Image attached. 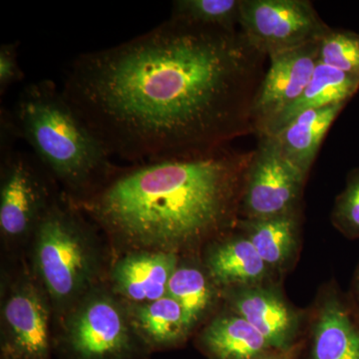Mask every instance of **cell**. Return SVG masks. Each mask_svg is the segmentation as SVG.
Wrapping results in <instances>:
<instances>
[{"label": "cell", "mask_w": 359, "mask_h": 359, "mask_svg": "<svg viewBox=\"0 0 359 359\" xmlns=\"http://www.w3.org/2000/svg\"><path fill=\"white\" fill-rule=\"evenodd\" d=\"M266 58L240 29L170 18L78 56L61 91L111 157L137 164L199 154L255 134Z\"/></svg>", "instance_id": "cell-1"}, {"label": "cell", "mask_w": 359, "mask_h": 359, "mask_svg": "<svg viewBox=\"0 0 359 359\" xmlns=\"http://www.w3.org/2000/svg\"><path fill=\"white\" fill-rule=\"evenodd\" d=\"M252 156L229 145L114 167L81 205L116 237L177 254L236 229Z\"/></svg>", "instance_id": "cell-2"}, {"label": "cell", "mask_w": 359, "mask_h": 359, "mask_svg": "<svg viewBox=\"0 0 359 359\" xmlns=\"http://www.w3.org/2000/svg\"><path fill=\"white\" fill-rule=\"evenodd\" d=\"M11 116L18 138L72 192L88 197L114 169L103 144L50 80L25 86Z\"/></svg>", "instance_id": "cell-3"}, {"label": "cell", "mask_w": 359, "mask_h": 359, "mask_svg": "<svg viewBox=\"0 0 359 359\" xmlns=\"http://www.w3.org/2000/svg\"><path fill=\"white\" fill-rule=\"evenodd\" d=\"M34 263L45 290L59 304L83 294L93 278L95 257L83 224L54 203L34 231Z\"/></svg>", "instance_id": "cell-4"}, {"label": "cell", "mask_w": 359, "mask_h": 359, "mask_svg": "<svg viewBox=\"0 0 359 359\" xmlns=\"http://www.w3.org/2000/svg\"><path fill=\"white\" fill-rule=\"evenodd\" d=\"M308 178L283 155L273 136H259L245 174L240 219L271 218L302 211Z\"/></svg>", "instance_id": "cell-5"}, {"label": "cell", "mask_w": 359, "mask_h": 359, "mask_svg": "<svg viewBox=\"0 0 359 359\" xmlns=\"http://www.w3.org/2000/svg\"><path fill=\"white\" fill-rule=\"evenodd\" d=\"M238 27L266 57L318 42L332 28L308 0H242Z\"/></svg>", "instance_id": "cell-6"}, {"label": "cell", "mask_w": 359, "mask_h": 359, "mask_svg": "<svg viewBox=\"0 0 359 359\" xmlns=\"http://www.w3.org/2000/svg\"><path fill=\"white\" fill-rule=\"evenodd\" d=\"M0 231L7 240H21L34 233L54 204L47 185L46 169L34 155L1 147Z\"/></svg>", "instance_id": "cell-7"}, {"label": "cell", "mask_w": 359, "mask_h": 359, "mask_svg": "<svg viewBox=\"0 0 359 359\" xmlns=\"http://www.w3.org/2000/svg\"><path fill=\"white\" fill-rule=\"evenodd\" d=\"M299 359H359V309L330 280L306 313Z\"/></svg>", "instance_id": "cell-8"}, {"label": "cell", "mask_w": 359, "mask_h": 359, "mask_svg": "<svg viewBox=\"0 0 359 359\" xmlns=\"http://www.w3.org/2000/svg\"><path fill=\"white\" fill-rule=\"evenodd\" d=\"M65 342L75 359H126L133 349L124 311L102 292L89 294L71 314Z\"/></svg>", "instance_id": "cell-9"}, {"label": "cell", "mask_w": 359, "mask_h": 359, "mask_svg": "<svg viewBox=\"0 0 359 359\" xmlns=\"http://www.w3.org/2000/svg\"><path fill=\"white\" fill-rule=\"evenodd\" d=\"M228 309L256 328L276 351H294L306 330V311L295 308L283 294L280 283L222 290Z\"/></svg>", "instance_id": "cell-10"}, {"label": "cell", "mask_w": 359, "mask_h": 359, "mask_svg": "<svg viewBox=\"0 0 359 359\" xmlns=\"http://www.w3.org/2000/svg\"><path fill=\"white\" fill-rule=\"evenodd\" d=\"M269 67L257 89L252 123L259 136L308 86L318 65V42L269 56Z\"/></svg>", "instance_id": "cell-11"}, {"label": "cell", "mask_w": 359, "mask_h": 359, "mask_svg": "<svg viewBox=\"0 0 359 359\" xmlns=\"http://www.w3.org/2000/svg\"><path fill=\"white\" fill-rule=\"evenodd\" d=\"M4 351L9 359H47L49 311L34 283H18L2 306Z\"/></svg>", "instance_id": "cell-12"}, {"label": "cell", "mask_w": 359, "mask_h": 359, "mask_svg": "<svg viewBox=\"0 0 359 359\" xmlns=\"http://www.w3.org/2000/svg\"><path fill=\"white\" fill-rule=\"evenodd\" d=\"M205 269L219 290L278 283V278L242 231L217 238L208 250Z\"/></svg>", "instance_id": "cell-13"}, {"label": "cell", "mask_w": 359, "mask_h": 359, "mask_svg": "<svg viewBox=\"0 0 359 359\" xmlns=\"http://www.w3.org/2000/svg\"><path fill=\"white\" fill-rule=\"evenodd\" d=\"M178 255L162 250L134 252L120 259L112 273L117 294L139 304L167 295L168 283L179 264Z\"/></svg>", "instance_id": "cell-14"}, {"label": "cell", "mask_w": 359, "mask_h": 359, "mask_svg": "<svg viewBox=\"0 0 359 359\" xmlns=\"http://www.w3.org/2000/svg\"><path fill=\"white\" fill-rule=\"evenodd\" d=\"M302 211L264 219H240L237 230L249 238L276 278L294 268L302 244Z\"/></svg>", "instance_id": "cell-15"}, {"label": "cell", "mask_w": 359, "mask_h": 359, "mask_svg": "<svg viewBox=\"0 0 359 359\" xmlns=\"http://www.w3.org/2000/svg\"><path fill=\"white\" fill-rule=\"evenodd\" d=\"M348 102L332 104L318 109L306 111L285 125L275 138L283 155L309 177L321 144L335 119Z\"/></svg>", "instance_id": "cell-16"}, {"label": "cell", "mask_w": 359, "mask_h": 359, "mask_svg": "<svg viewBox=\"0 0 359 359\" xmlns=\"http://www.w3.org/2000/svg\"><path fill=\"white\" fill-rule=\"evenodd\" d=\"M199 346L210 359H254L276 351L256 328L230 309L204 328Z\"/></svg>", "instance_id": "cell-17"}, {"label": "cell", "mask_w": 359, "mask_h": 359, "mask_svg": "<svg viewBox=\"0 0 359 359\" xmlns=\"http://www.w3.org/2000/svg\"><path fill=\"white\" fill-rule=\"evenodd\" d=\"M358 90V77L318 63L302 95L290 107L276 116L259 136L278 133L306 111L318 109L332 104L349 102Z\"/></svg>", "instance_id": "cell-18"}, {"label": "cell", "mask_w": 359, "mask_h": 359, "mask_svg": "<svg viewBox=\"0 0 359 359\" xmlns=\"http://www.w3.org/2000/svg\"><path fill=\"white\" fill-rule=\"evenodd\" d=\"M134 318L141 334L157 346H180L192 332L183 309L169 295L155 302L139 304Z\"/></svg>", "instance_id": "cell-19"}, {"label": "cell", "mask_w": 359, "mask_h": 359, "mask_svg": "<svg viewBox=\"0 0 359 359\" xmlns=\"http://www.w3.org/2000/svg\"><path fill=\"white\" fill-rule=\"evenodd\" d=\"M216 290L205 269L178 264L168 283L167 295L179 302L193 330L214 304Z\"/></svg>", "instance_id": "cell-20"}, {"label": "cell", "mask_w": 359, "mask_h": 359, "mask_svg": "<svg viewBox=\"0 0 359 359\" xmlns=\"http://www.w3.org/2000/svg\"><path fill=\"white\" fill-rule=\"evenodd\" d=\"M242 0H178L173 2L172 20L226 30H237Z\"/></svg>", "instance_id": "cell-21"}, {"label": "cell", "mask_w": 359, "mask_h": 359, "mask_svg": "<svg viewBox=\"0 0 359 359\" xmlns=\"http://www.w3.org/2000/svg\"><path fill=\"white\" fill-rule=\"evenodd\" d=\"M318 63L359 78V34L330 28L318 41Z\"/></svg>", "instance_id": "cell-22"}, {"label": "cell", "mask_w": 359, "mask_h": 359, "mask_svg": "<svg viewBox=\"0 0 359 359\" xmlns=\"http://www.w3.org/2000/svg\"><path fill=\"white\" fill-rule=\"evenodd\" d=\"M332 224L349 240L359 238V168L347 175L346 188L335 199Z\"/></svg>", "instance_id": "cell-23"}, {"label": "cell", "mask_w": 359, "mask_h": 359, "mask_svg": "<svg viewBox=\"0 0 359 359\" xmlns=\"http://www.w3.org/2000/svg\"><path fill=\"white\" fill-rule=\"evenodd\" d=\"M18 43H6L0 47V94L25 78L18 65Z\"/></svg>", "instance_id": "cell-24"}, {"label": "cell", "mask_w": 359, "mask_h": 359, "mask_svg": "<svg viewBox=\"0 0 359 359\" xmlns=\"http://www.w3.org/2000/svg\"><path fill=\"white\" fill-rule=\"evenodd\" d=\"M301 346L297 347V349H294V351H287V353H282V351H273V353L264 354V355H262L259 356V358L254 359H299Z\"/></svg>", "instance_id": "cell-25"}, {"label": "cell", "mask_w": 359, "mask_h": 359, "mask_svg": "<svg viewBox=\"0 0 359 359\" xmlns=\"http://www.w3.org/2000/svg\"><path fill=\"white\" fill-rule=\"evenodd\" d=\"M351 297V299H353L354 304L358 306L359 309V264L358 268L355 269V273H354L353 282H351V287L349 292H347Z\"/></svg>", "instance_id": "cell-26"}, {"label": "cell", "mask_w": 359, "mask_h": 359, "mask_svg": "<svg viewBox=\"0 0 359 359\" xmlns=\"http://www.w3.org/2000/svg\"><path fill=\"white\" fill-rule=\"evenodd\" d=\"M6 359H9V358H6Z\"/></svg>", "instance_id": "cell-27"}]
</instances>
